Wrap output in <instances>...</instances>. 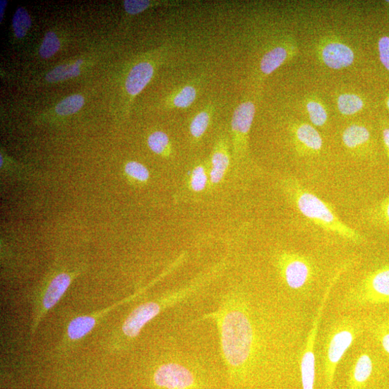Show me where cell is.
Instances as JSON below:
<instances>
[{
  "instance_id": "obj_1",
  "label": "cell",
  "mask_w": 389,
  "mask_h": 389,
  "mask_svg": "<svg viewBox=\"0 0 389 389\" xmlns=\"http://www.w3.org/2000/svg\"><path fill=\"white\" fill-rule=\"evenodd\" d=\"M285 188L299 212L313 224L352 242L363 241L364 238L359 232L342 222L327 203L297 181L287 179L285 182Z\"/></svg>"
},
{
  "instance_id": "obj_2",
  "label": "cell",
  "mask_w": 389,
  "mask_h": 389,
  "mask_svg": "<svg viewBox=\"0 0 389 389\" xmlns=\"http://www.w3.org/2000/svg\"><path fill=\"white\" fill-rule=\"evenodd\" d=\"M253 342L252 327L244 313H227L222 324V342L227 363L233 367L242 366L250 356Z\"/></svg>"
},
{
  "instance_id": "obj_3",
  "label": "cell",
  "mask_w": 389,
  "mask_h": 389,
  "mask_svg": "<svg viewBox=\"0 0 389 389\" xmlns=\"http://www.w3.org/2000/svg\"><path fill=\"white\" fill-rule=\"evenodd\" d=\"M256 114V105L252 100H244L237 105L231 121L232 152L235 160L245 156L249 136Z\"/></svg>"
},
{
  "instance_id": "obj_4",
  "label": "cell",
  "mask_w": 389,
  "mask_h": 389,
  "mask_svg": "<svg viewBox=\"0 0 389 389\" xmlns=\"http://www.w3.org/2000/svg\"><path fill=\"white\" fill-rule=\"evenodd\" d=\"M154 381L164 389H192L196 379L192 372L185 366L167 364L156 371Z\"/></svg>"
},
{
  "instance_id": "obj_5",
  "label": "cell",
  "mask_w": 389,
  "mask_h": 389,
  "mask_svg": "<svg viewBox=\"0 0 389 389\" xmlns=\"http://www.w3.org/2000/svg\"><path fill=\"white\" fill-rule=\"evenodd\" d=\"M280 266L282 276L287 285L293 289L304 287L313 274L309 262L304 258L295 254L282 256Z\"/></svg>"
},
{
  "instance_id": "obj_6",
  "label": "cell",
  "mask_w": 389,
  "mask_h": 389,
  "mask_svg": "<svg viewBox=\"0 0 389 389\" xmlns=\"http://www.w3.org/2000/svg\"><path fill=\"white\" fill-rule=\"evenodd\" d=\"M231 163L230 143L228 137L221 134L211 152L208 188L218 186L225 179Z\"/></svg>"
},
{
  "instance_id": "obj_7",
  "label": "cell",
  "mask_w": 389,
  "mask_h": 389,
  "mask_svg": "<svg viewBox=\"0 0 389 389\" xmlns=\"http://www.w3.org/2000/svg\"><path fill=\"white\" fill-rule=\"evenodd\" d=\"M157 303L150 302L140 305L127 318L123 326V332L129 337H136L141 330L160 311Z\"/></svg>"
},
{
  "instance_id": "obj_8",
  "label": "cell",
  "mask_w": 389,
  "mask_h": 389,
  "mask_svg": "<svg viewBox=\"0 0 389 389\" xmlns=\"http://www.w3.org/2000/svg\"><path fill=\"white\" fill-rule=\"evenodd\" d=\"M202 79L197 78L176 88L166 100L169 109H187L196 102L201 88Z\"/></svg>"
},
{
  "instance_id": "obj_9",
  "label": "cell",
  "mask_w": 389,
  "mask_h": 389,
  "mask_svg": "<svg viewBox=\"0 0 389 389\" xmlns=\"http://www.w3.org/2000/svg\"><path fill=\"white\" fill-rule=\"evenodd\" d=\"M155 72V65L150 61H141L129 71L126 80V90L131 96H136L143 91L152 79Z\"/></svg>"
},
{
  "instance_id": "obj_10",
  "label": "cell",
  "mask_w": 389,
  "mask_h": 389,
  "mask_svg": "<svg viewBox=\"0 0 389 389\" xmlns=\"http://www.w3.org/2000/svg\"><path fill=\"white\" fill-rule=\"evenodd\" d=\"M352 341L353 334L348 330H342L335 334L330 342L328 350L330 364L327 371V381L330 387L333 382L335 367Z\"/></svg>"
},
{
  "instance_id": "obj_11",
  "label": "cell",
  "mask_w": 389,
  "mask_h": 389,
  "mask_svg": "<svg viewBox=\"0 0 389 389\" xmlns=\"http://www.w3.org/2000/svg\"><path fill=\"white\" fill-rule=\"evenodd\" d=\"M364 286L373 301H389V268L371 273L366 279Z\"/></svg>"
},
{
  "instance_id": "obj_12",
  "label": "cell",
  "mask_w": 389,
  "mask_h": 389,
  "mask_svg": "<svg viewBox=\"0 0 389 389\" xmlns=\"http://www.w3.org/2000/svg\"><path fill=\"white\" fill-rule=\"evenodd\" d=\"M323 59L328 67L340 69L352 64L354 61V53L345 44L331 43L323 49Z\"/></svg>"
},
{
  "instance_id": "obj_13",
  "label": "cell",
  "mask_w": 389,
  "mask_h": 389,
  "mask_svg": "<svg viewBox=\"0 0 389 389\" xmlns=\"http://www.w3.org/2000/svg\"><path fill=\"white\" fill-rule=\"evenodd\" d=\"M215 113L213 102L207 103L192 119L189 133L193 143H198L208 129Z\"/></svg>"
},
{
  "instance_id": "obj_14",
  "label": "cell",
  "mask_w": 389,
  "mask_h": 389,
  "mask_svg": "<svg viewBox=\"0 0 389 389\" xmlns=\"http://www.w3.org/2000/svg\"><path fill=\"white\" fill-rule=\"evenodd\" d=\"M71 284V277L66 273L56 276L48 287L43 300L45 310L54 306L61 299Z\"/></svg>"
},
{
  "instance_id": "obj_15",
  "label": "cell",
  "mask_w": 389,
  "mask_h": 389,
  "mask_svg": "<svg viewBox=\"0 0 389 389\" xmlns=\"http://www.w3.org/2000/svg\"><path fill=\"white\" fill-rule=\"evenodd\" d=\"M299 143L311 152H319L323 146V138L312 126L302 124L296 131Z\"/></svg>"
},
{
  "instance_id": "obj_16",
  "label": "cell",
  "mask_w": 389,
  "mask_h": 389,
  "mask_svg": "<svg viewBox=\"0 0 389 389\" xmlns=\"http://www.w3.org/2000/svg\"><path fill=\"white\" fill-rule=\"evenodd\" d=\"M288 55L287 48L282 46H277L266 52L260 64L262 74L264 76L272 74L274 71L286 61Z\"/></svg>"
},
{
  "instance_id": "obj_17",
  "label": "cell",
  "mask_w": 389,
  "mask_h": 389,
  "mask_svg": "<svg viewBox=\"0 0 389 389\" xmlns=\"http://www.w3.org/2000/svg\"><path fill=\"white\" fill-rule=\"evenodd\" d=\"M370 138L369 130L360 125L349 126L342 134L343 144L349 149H357L361 147L368 143Z\"/></svg>"
},
{
  "instance_id": "obj_18",
  "label": "cell",
  "mask_w": 389,
  "mask_h": 389,
  "mask_svg": "<svg viewBox=\"0 0 389 389\" xmlns=\"http://www.w3.org/2000/svg\"><path fill=\"white\" fill-rule=\"evenodd\" d=\"M313 340L303 357L301 373L303 389H313L315 381V357L313 352Z\"/></svg>"
},
{
  "instance_id": "obj_19",
  "label": "cell",
  "mask_w": 389,
  "mask_h": 389,
  "mask_svg": "<svg viewBox=\"0 0 389 389\" xmlns=\"http://www.w3.org/2000/svg\"><path fill=\"white\" fill-rule=\"evenodd\" d=\"M372 371L373 364L371 358L368 355L361 356L353 370L351 388L360 389L371 376Z\"/></svg>"
},
{
  "instance_id": "obj_20",
  "label": "cell",
  "mask_w": 389,
  "mask_h": 389,
  "mask_svg": "<svg viewBox=\"0 0 389 389\" xmlns=\"http://www.w3.org/2000/svg\"><path fill=\"white\" fill-rule=\"evenodd\" d=\"M95 325L94 317L90 316L77 317L68 326V336L71 340H80L88 335Z\"/></svg>"
},
{
  "instance_id": "obj_21",
  "label": "cell",
  "mask_w": 389,
  "mask_h": 389,
  "mask_svg": "<svg viewBox=\"0 0 389 389\" xmlns=\"http://www.w3.org/2000/svg\"><path fill=\"white\" fill-rule=\"evenodd\" d=\"M148 144L154 153L164 157H169L172 153L169 138L162 131L151 133L148 137Z\"/></svg>"
},
{
  "instance_id": "obj_22",
  "label": "cell",
  "mask_w": 389,
  "mask_h": 389,
  "mask_svg": "<svg viewBox=\"0 0 389 389\" xmlns=\"http://www.w3.org/2000/svg\"><path fill=\"white\" fill-rule=\"evenodd\" d=\"M209 184V172L203 164L196 165L191 170L188 179L190 190L195 193H202Z\"/></svg>"
},
{
  "instance_id": "obj_23",
  "label": "cell",
  "mask_w": 389,
  "mask_h": 389,
  "mask_svg": "<svg viewBox=\"0 0 389 389\" xmlns=\"http://www.w3.org/2000/svg\"><path fill=\"white\" fill-rule=\"evenodd\" d=\"M337 106L340 113L346 116H351L363 109L364 102L357 95L343 94L338 97Z\"/></svg>"
},
{
  "instance_id": "obj_24",
  "label": "cell",
  "mask_w": 389,
  "mask_h": 389,
  "mask_svg": "<svg viewBox=\"0 0 389 389\" xmlns=\"http://www.w3.org/2000/svg\"><path fill=\"white\" fill-rule=\"evenodd\" d=\"M80 74L79 66L75 64H64L51 71L46 76L49 83H56L78 77Z\"/></svg>"
},
{
  "instance_id": "obj_25",
  "label": "cell",
  "mask_w": 389,
  "mask_h": 389,
  "mask_svg": "<svg viewBox=\"0 0 389 389\" xmlns=\"http://www.w3.org/2000/svg\"><path fill=\"white\" fill-rule=\"evenodd\" d=\"M84 104L85 99L82 95L69 96L56 105V112L61 116L75 114L83 108Z\"/></svg>"
},
{
  "instance_id": "obj_26",
  "label": "cell",
  "mask_w": 389,
  "mask_h": 389,
  "mask_svg": "<svg viewBox=\"0 0 389 389\" xmlns=\"http://www.w3.org/2000/svg\"><path fill=\"white\" fill-rule=\"evenodd\" d=\"M125 172L128 178L138 183H147L150 178L149 169L144 164L135 161L126 164Z\"/></svg>"
},
{
  "instance_id": "obj_27",
  "label": "cell",
  "mask_w": 389,
  "mask_h": 389,
  "mask_svg": "<svg viewBox=\"0 0 389 389\" xmlns=\"http://www.w3.org/2000/svg\"><path fill=\"white\" fill-rule=\"evenodd\" d=\"M13 29L18 38L25 37L31 26L30 17L25 9L19 8L16 12L13 20Z\"/></svg>"
},
{
  "instance_id": "obj_28",
  "label": "cell",
  "mask_w": 389,
  "mask_h": 389,
  "mask_svg": "<svg viewBox=\"0 0 389 389\" xmlns=\"http://www.w3.org/2000/svg\"><path fill=\"white\" fill-rule=\"evenodd\" d=\"M306 108L313 124L316 126H323L327 122V112L320 102L310 101L307 103Z\"/></svg>"
},
{
  "instance_id": "obj_29",
  "label": "cell",
  "mask_w": 389,
  "mask_h": 389,
  "mask_svg": "<svg viewBox=\"0 0 389 389\" xmlns=\"http://www.w3.org/2000/svg\"><path fill=\"white\" fill-rule=\"evenodd\" d=\"M60 47V42L54 32H48L44 37L40 52L43 58L48 59L54 55Z\"/></svg>"
},
{
  "instance_id": "obj_30",
  "label": "cell",
  "mask_w": 389,
  "mask_h": 389,
  "mask_svg": "<svg viewBox=\"0 0 389 389\" xmlns=\"http://www.w3.org/2000/svg\"><path fill=\"white\" fill-rule=\"evenodd\" d=\"M151 6L150 1L147 0H126L124 8L130 15H137L146 11Z\"/></svg>"
},
{
  "instance_id": "obj_31",
  "label": "cell",
  "mask_w": 389,
  "mask_h": 389,
  "mask_svg": "<svg viewBox=\"0 0 389 389\" xmlns=\"http://www.w3.org/2000/svg\"><path fill=\"white\" fill-rule=\"evenodd\" d=\"M378 49L381 62L389 72V35L379 40Z\"/></svg>"
},
{
  "instance_id": "obj_32",
  "label": "cell",
  "mask_w": 389,
  "mask_h": 389,
  "mask_svg": "<svg viewBox=\"0 0 389 389\" xmlns=\"http://www.w3.org/2000/svg\"><path fill=\"white\" fill-rule=\"evenodd\" d=\"M377 215L381 221L389 227V197L385 199L378 206Z\"/></svg>"
},
{
  "instance_id": "obj_33",
  "label": "cell",
  "mask_w": 389,
  "mask_h": 389,
  "mask_svg": "<svg viewBox=\"0 0 389 389\" xmlns=\"http://www.w3.org/2000/svg\"><path fill=\"white\" fill-rule=\"evenodd\" d=\"M383 140L387 155L389 157V127L385 128L383 130Z\"/></svg>"
},
{
  "instance_id": "obj_34",
  "label": "cell",
  "mask_w": 389,
  "mask_h": 389,
  "mask_svg": "<svg viewBox=\"0 0 389 389\" xmlns=\"http://www.w3.org/2000/svg\"><path fill=\"white\" fill-rule=\"evenodd\" d=\"M381 343L385 351L389 354V333L385 334L382 337Z\"/></svg>"
},
{
  "instance_id": "obj_35",
  "label": "cell",
  "mask_w": 389,
  "mask_h": 389,
  "mask_svg": "<svg viewBox=\"0 0 389 389\" xmlns=\"http://www.w3.org/2000/svg\"><path fill=\"white\" fill-rule=\"evenodd\" d=\"M7 6V1H6V0H2L1 1V4H0V11H1V12H0V16H1V21L3 20V17L4 16V12H5V8Z\"/></svg>"
},
{
  "instance_id": "obj_36",
  "label": "cell",
  "mask_w": 389,
  "mask_h": 389,
  "mask_svg": "<svg viewBox=\"0 0 389 389\" xmlns=\"http://www.w3.org/2000/svg\"><path fill=\"white\" fill-rule=\"evenodd\" d=\"M386 104H387V106H388V109H389V97L387 99Z\"/></svg>"
}]
</instances>
